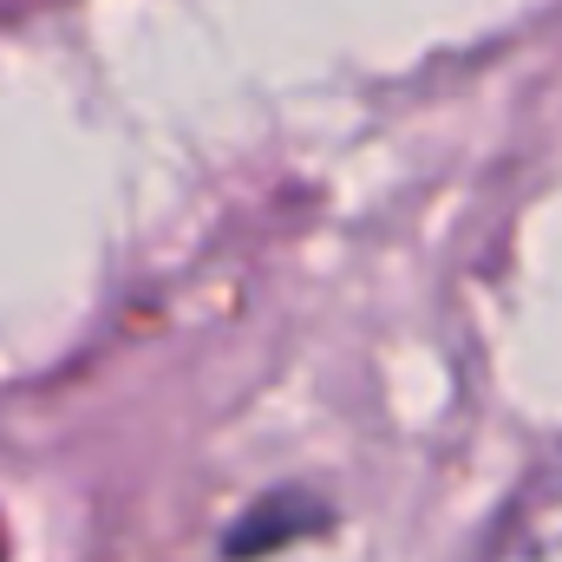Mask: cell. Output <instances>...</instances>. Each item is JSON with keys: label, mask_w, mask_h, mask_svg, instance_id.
Listing matches in <instances>:
<instances>
[{"label": "cell", "mask_w": 562, "mask_h": 562, "mask_svg": "<svg viewBox=\"0 0 562 562\" xmlns=\"http://www.w3.org/2000/svg\"><path fill=\"white\" fill-rule=\"evenodd\" d=\"M327 524V510L314 504V497H301V491H276V497H262V504H249L243 510V524L223 537V557H269L281 543H294V537H307V530H321Z\"/></svg>", "instance_id": "obj_1"}]
</instances>
